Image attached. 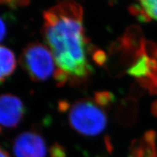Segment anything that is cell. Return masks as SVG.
<instances>
[{"label":"cell","instance_id":"cell-11","mask_svg":"<svg viewBox=\"0 0 157 157\" xmlns=\"http://www.w3.org/2000/svg\"><path fill=\"white\" fill-rule=\"evenodd\" d=\"M6 31H7V29H6L5 21L0 17V42H2L4 38H5L6 35Z\"/></svg>","mask_w":157,"mask_h":157},{"label":"cell","instance_id":"cell-13","mask_svg":"<svg viewBox=\"0 0 157 157\" xmlns=\"http://www.w3.org/2000/svg\"><path fill=\"white\" fill-rule=\"evenodd\" d=\"M0 157H10V156L8 153L5 151V150H3V149L0 147Z\"/></svg>","mask_w":157,"mask_h":157},{"label":"cell","instance_id":"cell-8","mask_svg":"<svg viewBox=\"0 0 157 157\" xmlns=\"http://www.w3.org/2000/svg\"><path fill=\"white\" fill-rule=\"evenodd\" d=\"M142 8L146 11L149 16L157 21V1L154 0H147L141 1L139 2Z\"/></svg>","mask_w":157,"mask_h":157},{"label":"cell","instance_id":"cell-15","mask_svg":"<svg viewBox=\"0 0 157 157\" xmlns=\"http://www.w3.org/2000/svg\"><path fill=\"white\" fill-rule=\"evenodd\" d=\"M156 152H157V148H156Z\"/></svg>","mask_w":157,"mask_h":157},{"label":"cell","instance_id":"cell-12","mask_svg":"<svg viewBox=\"0 0 157 157\" xmlns=\"http://www.w3.org/2000/svg\"><path fill=\"white\" fill-rule=\"evenodd\" d=\"M151 110L152 114L154 115L155 117H157V100L152 103Z\"/></svg>","mask_w":157,"mask_h":157},{"label":"cell","instance_id":"cell-9","mask_svg":"<svg viewBox=\"0 0 157 157\" xmlns=\"http://www.w3.org/2000/svg\"><path fill=\"white\" fill-rule=\"evenodd\" d=\"M114 97L111 93L108 92H100L95 95V101L101 106L109 105L113 101Z\"/></svg>","mask_w":157,"mask_h":157},{"label":"cell","instance_id":"cell-5","mask_svg":"<svg viewBox=\"0 0 157 157\" xmlns=\"http://www.w3.org/2000/svg\"><path fill=\"white\" fill-rule=\"evenodd\" d=\"M25 106L21 100L10 94L0 95V124L5 127H15L25 114Z\"/></svg>","mask_w":157,"mask_h":157},{"label":"cell","instance_id":"cell-1","mask_svg":"<svg viewBox=\"0 0 157 157\" xmlns=\"http://www.w3.org/2000/svg\"><path fill=\"white\" fill-rule=\"evenodd\" d=\"M42 34L57 66L58 85L86 79L92 72L87 56L83 10L75 2H63L44 13Z\"/></svg>","mask_w":157,"mask_h":157},{"label":"cell","instance_id":"cell-10","mask_svg":"<svg viewBox=\"0 0 157 157\" xmlns=\"http://www.w3.org/2000/svg\"><path fill=\"white\" fill-rule=\"evenodd\" d=\"M52 157H66L64 148L60 145H54L50 150Z\"/></svg>","mask_w":157,"mask_h":157},{"label":"cell","instance_id":"cell-7","mask_svg":"<svg viewBox=\"0 0 157 157\" xmlns=\"http://www.w3.org/2000/svg\"><path fill=\"white\" fill-rule=\"evenodd\" d=\"M127 72L129 75L136 77L137 79L147 77L150 73L148 65V57L143 53L137 58L134 64L127 69Z\"/></svg>","mask_w":157,"mask_h":157},{"label":"cell","instance_id":"cell-6","mask_svg":"<svg viewBox=\"0 0 157 157\" xmlns=\"http://www.w3.org/2000/svg\"><path fill=\"white\" fill-rule=\"evenodd\" d=\"M16 63L13 51L6 47L0 46V84L14 72Z\"/></svg>","mask_w":157,"mask_h":157},{"label":"cell","instance_id":"cell-2","mask_svg":"<svg viewBox=\"0 0 157 157\" xmlns=\"http://www.w3.org/2000/svg\"><path fill=\"white\" fill-rule=\"evenodd\" d=\"M102 107L94 99H82L75 102L68 113L71 127L87 136L101 133L107 124V115Z\"/></svg>","mask_w":157,"mask_h":157},{"label":"cell","instance_id":"cell-4","mask_svg":"<svg viewBox=\"0 0 157 157\" xmlns=\"http://www.w3.org/2000/svg\"><path fill=\"white\" fill-rule=\"evenodd\" d=\"M13 151L16 157H46V143L37 132H25L15 138Z\"/></svg>","mask_w":157,"mask_h":157},{"label":"cell","instance_id":"cell-14","mask_svg":"<svg viewBox=\"0 0 157 157\" xmlns=\"http://www.w3.org/2000/svg\"><path fill=\"white\" fill-rule=\"evenodd\" d=\"M0 132H1V128H0Z\"/></svg>","mask_w":157,"mask_h":157},{"label":"cell","instance_id":"cell-3","mask_svg":"<svg viewBox=\"0 0 157 157\" xmlns=\"http://www.w3.org/2000/svg\"><path fill=\"white\" fill-rule=\"evenodd\" d=\"M20 63L32 81L43 82L55 76L57 66L50 49L39 42L30 43L23 49Z\"/></svg>","mask_w":157,"mask_h":157}]
</instances>
